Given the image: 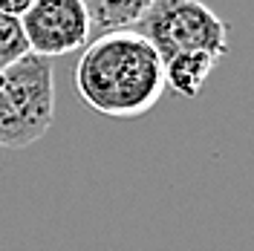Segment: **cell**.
<instances>
[{"label":"cell","instance_id":"obj_1","mask_svg":"<svg viewBox=\"0 0 254 251\" xmlns=\"http://www.w3.org/2000/svg\"><path fill=\"white\" fill-rule=\"evenodd\" d=\"M75 90L90 110L110 119H139L165 93V63L136 29L90 41L75 63Z\"/></svg>","mask_w":254,"mask_h":251},{"label":"cell","instance_id":"obj_4","mask_svg":"<svg viewBox=\"0 0 254 251\" xmlns=\"http://www.w3.org/2000/svg\"><path fill=\"white\" fill-rule=\"evenodd\" d=\"M29 52L41 58H58L78 52L90 44V15L81 0H35L20 15Z\"/></svg>","mask_w":254,"mask_h":251},{"label":"cell","instance_id":"obj_5","mask_svg":"<svg viewBox=\"0 0 254 251\" xmlns=\"http://www.w3.org/2000/svg\"><path fill=\"white\" fill-rule=\"evenodd\" d=\"M162 63H165V87L182 98H196L220 61L205 52H185V55H174Z\"/></svg>","mask_w":254,"mask_h":251},{"label":"cell","instance_id":"obj_6","mask_svg":"<svg viewBox=\"0 0 254 251\" xmlns=\"http://www.w3.org/2000/svg\"><path fill=\"white\" fill-rule=\"evenodd\" d=\"M81 3L90 15V29L107 35L119 29H133L153 0H81Z\"/></svg>","mask_w":254,"mask_h":251},{"label":"cell","instance_id":"obj_2","mask_svg":"<svg viewBox=\"0 0 254 251\" xmlns=\"http://www.w3.org/2000/svg\"><path fill=\"white\" fill-rule=\"evenodd\" d=\"M55 122V72L52 61L23 55L0 69V144L23 150L47 136Z\"/></svg>","mask_w":254,"mask_h":251},{"label":"cell","instance_id":"obj_8","mask_svg":"<svg viewBox=\"0 0 254 251\" xmlns=\"http://www.w3.org/2000/svg\"><path fill=\"white\" fill-rule=\"evenodd\" d=\"M32 3L35 0H0V12H6V15H12V17H20Z\"/></svg>","mask_w":254,"mask_h":251},{"label":"cell","instance_id":"obj_9","mask_svg":"<svg viewBox=\"0 0 254 251\" xmlns=\"http://www.w3.org/2000/svg\"><path fill=\"white\" fill-rule=\"evenodd\" d=\"M0 150H3V144H0Z\"/></svg>","mask_w":254,"mask_h":251},{"label":"cell","instance_id":"obj_7","mask_svg":"<svg viewBox=\"0 0 254 251\" xmlns=\"http://www.w3.org/2000/svg\"><path fill=\"white\" fill-rule=\"evenodd\" d=\"M23 55H29V44L20 26V17L0 12V69L20 61Z\"/></svg>","mask_w":254,"mask_h":251},{"label":"cell","instance_id":"obj_3","mask_svg":"<svg viewBox=\"0 0 254 251\" xmlns=\"http://www.w3.org/2000/svg\"><path fill=\"white\" fill-rule=\"evenodd\" d=\"M133 29L156 49L162 61L185 52H205L220 61L231 44L228 23L202 0H153Z\"/></svg>","mask_w":254,"mask_h":251}]
</instances>
